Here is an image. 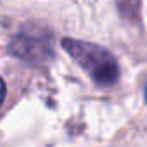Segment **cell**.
<instances>
[{
  "mask_svg": "<svg viewBox=\"0 0 147 147\" xmlns=\"http://www.w3.org/2000/svg\"><path fill=\"white\" fill-rule=\"evenodd\" d=\"M144 97H145V102H147V82H145V88H144Z\"/></svg>",
  "mask_w": 147,
  "mask_h": 147,
  "instance_id": "277c9868",
  "label": "cell"
},
{
  "mask_svg": "<svg viewBox=\"0 0 147 147\" xmlns=\"http://www.w3.org/2000/svg\"><path fill=\"white\" fill-rule=\"evenodd\" d=\"M9 52L30 64H42L47 62L52 54V35L45 30L38 28H26L19 31L9 43Z\"/></svg>",
  "mask_w": 147,
  "mask_h": 147,
  "instance_id": "7a4b0ae2",
  "label": "cell"
},
{
  "mask_svg": "<svg viewBox=\"0 0 147 147\" xmlns=\"http://www.w3.org/2000/svg\"><path fill=\"white\" fill-rule=\"evenodd\" d=\"M4 97H5V83H4L2 78H0V104H2Z\"/></svg>",
  "mask_w": 147,
  "mask_h": 147,
  "instance_id": "3957f363",
  "label": "cell"
},
{
  "mask_svg": "<svg viewBox=\"0 0 147 147\" xmlns=\"http://www.w3.org/2000/svg\"><path fill=\"white\" fill-rule=\"evenodd\" d=\"M62 49L88 73L97 85L113 87L118 82L119 67L109 50L75 38H62Z\"/></svg>",
  "mask_w": 147,
  "mask_h": 147,
  "instance_id": "6da1fadb",
  "label": "cell"
}]
</instances>
